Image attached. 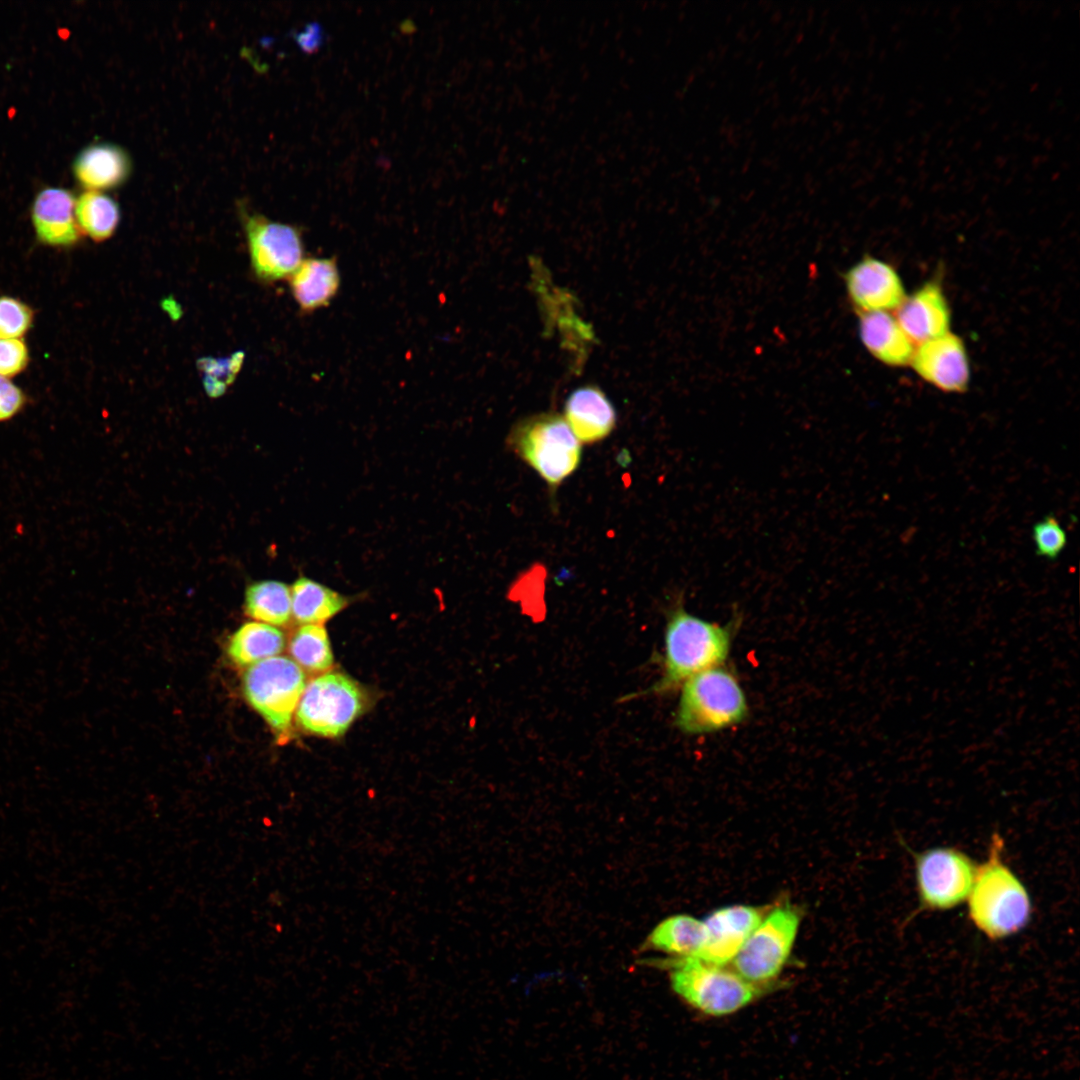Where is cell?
<instances>
[{"label": "cell", "instance_id": "cell-5", "mask_svg": "<svg viewBox=\"0 0 1080 1080\" xmlns=\"http://www.w3.org/2000/svg\"><path fill=\"white\" fill-rule=\"evenodd\" d=\"M673 990L690 1006L710 1016L737 1012L757 999L762 992L733 969L708 964L697 959H670Z\"/></svg>", "mask_w": 1080, "mask_h": 1080}, {"label": "cell", "instance_id": "cell-21", "mask_svg": "<svg viewBox=\"0 0 1080 1080\" xmlns=\"http://www.w3.org/2000/svg\"><path fill=\"white\" fill-rule=\"evenodd\" d=\"M291 616L300 625H322L348 605L340 593L307 577H299L290 588Z\"/></svg>", "mask_w": 1080, "mask_h": 1080}, {"label": "cell", "instance_id": "cell-19", "mask_svg": "<svg viewBox=\"0 0 1080 1080\" xmlns=\"http://www.w3.org/2000/svg\"><path fill=\"white\" fill-rule=\"evenodd\" d=\"M340 287V273L334 258L304 259L290 276L292 295L304 312L327 306Z\"/></svg>", "mask_w": 1080, "mask_h": 1080}, {"label": "cell", "instance_id": "cell-17", "mask_svg": "<svg viewBox=\"0 0 1080 1080\" xmlns=\"http://www.w3.org/2000/svg\"><path fill=\"white\" fill-rule=\"evenodd\" d=\"M72 170L76 180L88 190H108L127 181L132 161L127 151L119 145L93 143L78 153Z\"/></svg>", "mask_w": 1080, "mask_h": 1080}, {"label": "cell", "instance_id": "cell-30", "mask_svg": "<svg viewBox=\"0 0 1080 1080\" xmlns=\"http://www.w3.org/2000/svg\"><path fill=\"white\" fill-rule=\"evenodd\" d=\"M27 398L21 388L8 378L0 376V422H5L25 407Z\"/></svg>", "mask_w": 1080, "mask_h": 1080}, {"label": "cell", "instance_id": "cell-22", "mask_svg": "<svg viewBox=\"0 0 1080 1080\" xmlns=\"http://www.w3.org/2000/svg\"><path fill=\"white\" fill-rule=\"evenodd\" d=\"M285 646L283 632L266 623L247 622L231 636L227 653L232 662L244 667L278 655Z\"/></svg>", "mask_w": 1080, "mask_h": 1080}, {"label": "cell", "instance_id": "cell-23", "mask_svg": "<svg viewBox=\"0 0 1080 1080\" xmlns=\"http://www.w3.org/2000/svg\"><path fill=\"white\" fill-rule=\"evenodd\" d=\"M75 218L80 231L94 241H105L118 227L120 210L107 194L87 190L75 200Z\"/></svg>", "mask_w": 1080, "mask_h": 1080}, {"label": "cell", "instance_id": "cell-10", "mask_svg": "<svg viewBox=\"0 0 1080 1080\" xmlns=\"http://www.w3.org/2000/svg\"><path fill=\"white\" fill-rule=\"evenodd\" d=\"M252 268L263 281L291 276L303 261V243L297 227L259 214L244 218Z\"/></svg>", "mask_w": 1080, "mask_h": 1080}, {"label": "cell", "instance_id": "cell-20", "mask_svg": "<svg viewBox=\"0 0 1080 1080\" xmlns=\"http://www.w3.org/2000/svg\"><path fill=\"white\" fill-rule=\"evenodd\" d=\"M708 938L703 919L676 914L662 920L647 937L645 946L673 959H697Z\"/></svg>", "mask_w": 1080, "mask_h": 1080}, {"label": "cell", "instance_id": "cell-29", "mask_svg": "<svg viewBox=\"0 0 1080 1080\" xmlns=\"http://www.w3.org/2000/svg\"><path fill=\"white\" fill-rule=\"evenodd\" d=\"M28 362V347L22 339H0V376H16L25 370Z\"/></svg>", "mask_w": 1080, "mask_h": 1080}, {"label": "cell", "instance_id": "cell-14", "mask_svg": "<svg viewBox=\"0 0 1080 1080\" xmlns=\"http://www.w3.org/2000/svg\"><path fill=\"white\" fill-rule=\"evenodd\" d=\"M894 315L914 344L950 331L951 309L942 284L937 279L925 282L907 295Z\"/></svg>", "mask_w": 1080, "mask_h": 1080}, {"label": "cell", "instance_id": "cell-8", "mask_svg": "<svg viewBox=\"0 0 1080 1080\" xmlns=\"http://www.w3.org/2000/svg\"><path fill=\"white\" fill-rule=\"evenodd\" d=\"M800 922V912L790 904L767 911L732 960L733 970L756 985L775 980L791 955Z\"/></svg>", "mask_w": 1080, "mask_h": 1080}, {"label": "cell", "instance_id": "cell-31", "mask_svg": "<svg viewBox=\"0 0 1080 1080\" xmlns=\"http://www.w3.org/2000/svg\"><path fill=\"white\" fill-rule=\"evenodd\" d=\"M298 39L303 49L313 51L319 46L321 41L320 27L315 24L308 26L305 31L299 35Z\"/></svg>", "mask_w": 1080, "mask_h": 1080}, {"label": "cell", "instance_id": "cell-6", "mask_svg": "<svg viewBox=\"0 0 1080 1080\" xmlns=\"http://www.w3.org/2000/svg\"><path fill=\"white\" fill-rule=\"evenodd\" d=\"M366 704V695L355 680L344 673L328 671L305 686L296 708V720L308 733L336 738L349 729Z\"/></svg>", "mask_w": 1080, "mask_h": 1080}, {"label": "cell", "instance_id": "cell-3", "mask_svg": "<svg viewBox=\"0 0 1080 1080\" xmlns=\"http://www.w3.org/2000/svg\"><path fill=\"white\" fill-rule=\"evenodd\" d=\"M507 446L556 490L579 467L582 446L563 415L542 412L515 423Z\"/></svg>", "mask_w": 1080, "mask_h": 1080}, {"label": "cell", "instance_id": "cell-15", "mask_svg": "<svg viewBox=\"0 0 1080 1080\" xmlns=\"http://www.w3.org/2000/svg\"><path fill=\"white\" fill-rule=\"evenodd\" d=\"M563 417L581 444L606 439L617 423L613 404L598 386L591 384L571 392L564 405Z\"/></svg>", "mask_w": 1080, "mask_h": 1080}, {"label": "cell", "instance_id": "cell-16", "mask_svg": "<svg viewBox=\"0 0 1080 1080\" xmlns=\"http://www.w3.org/2000/svg\"><path fill=\"white\" fill-rule=\"evenodd\" d=\"M31 216L36 236L43 244L66 247L78 242L75 199L69 190L60 187L41 190L33 201Z\"/></svg>", "mask_w": 1080, "mask_h": 1080}, {"label": "cell", "instance_id": "cell-24", "mask_svg": "<svg viewBox=\"0 0 1080 1080\" xmlns=\"http://www.w3.org/2000/svg\"><path fill=\"white\" fill-rule=\"evenodd\" d=\"M245 610L262 623L285 625L291 617L290 588L276 580L252 583L245 592Z\"/></svg>", "mask_w": 1080, "mask_h": 1080}, {"label": "cell", "instance_id": "cell-28", "mask_svg": "<svg viewBox=\"0 0 1080 1080\" xmlns=\"http://www.w3.org/2000/svg\"><path fill=\"white\" fill-rule=\"evenodd\" d=\"M1032 540L1036 555L1055 560L1064 550L1067 536L1057 518L1049 514L1033 525Z\"/></svg>", "mask_w": 1080, "mask_h": 1080}, {"label": "cell", "instance_id": "cell-4", "mask_svg": "<svg viewBox=\"0 0 1080 1080\" xmlns=\"http://www.w3.org/2000/svg\"><path fill=\"white\" fill-rule=\"evenodd\" d=\"M745 693L733 673L720 666L701 671L681 685L674 722L686 734H707L742 722Z\"/></svg>", "mask_w": 1080, "mask_h": 1080}, {"label": "cell", "instance_id": "cell-11", "mask_svg": "<svg viewBox=\"0 0 1080 1080\" xmlns=\"http://www.w3.org/2000/svg\"><path fill=\"white\" fill-rule=\"evenodd\" d=\"M848 299L860 313L891 312L907 294L902 279L889 263L865 255L843 274Z\"/></svg>", "mask_w": 1080, "mask_h": 1080}, {"label": "cell", "instance_id": "cell-25", "mask_svg": "<svg viewBox=\"0 0 1080 1080\" xmlns=\"http://www.w3.org/2000/svg\"><path fill=\"white\" fill-rule=\"evenodd\" d=\"M289 652L292 660L308 673L319 675L333 666L330 640L322 625H301L290 638Z\"/></svg>", "mask_w": 1080, "mask_h": 1080}, {"label": "cell", "instance_id": "cell-18", "mask_svg": "<svg viewBox=\"0 0 1080 1080\" xmlns=\"http://www.w3.org/2000/svg\"><path fill=\"white\" fill-rule=\"evenodd\" d=\"M858 334L865 349L881 363L910 364L916 346L891 312L860 313Z\"/></svg>", "mask_w": 1080, "mask_h": 1080}, {"label": "cell", "instance_id": "cell-26", "mask_svg": "<svg viewBox=\"0 0 1080 1080\" xmlns=\"http://www.w3.org/2000/svg\"><path fill=\"white\" fill-rule=\"evenodd\" d=\"M243 359L244 354L237 352L229 358H204L198 362L204 388L210 397H219L226 391L239 372Z\"/></svg>", "mask_w": 1080, "mask_h": 1080}, {"label": "cell", "instance_id": "cell-27", "mask_svg": "<svg viewBox=\"0 0 1080 1080\" xmlns=\"http://www.w3.org/2000/svg\"><path fill=\"white\" fill-rule=\"evenodd\" d=\"M32 322L33 311L26 303L10 296L0 297V339H19Z\"/></svg>", "mask_w": 1080, "mask_h": 1080}, {"label": "cell", "instance_id": "cell-12", "mask_svg": "<svg viewBox=\"0 0 1080 1080\" xmlns=\"http://www.w3.org/2000/svg\"><path fill=\"white\" fill-rule=\"evenodd\" d=\"M910 365L926 382L947 393H964L970 382V364L963 340L952 332L915 347Z\"/></svg>", "mask_w": 1080, "mask_h": 1080}, {"label": "cell", "instance_id": "cell-7", "mask_svg": "<svg viewBox=\"0 0 1080 1080\" xmlns=\"http://www.w3.org/2000/svg\"><path fill=\"white\" fill-rule=\"evenodd\" d=\"M305 679L303 670L285 656L257 662L243 674L245 698L280 740L289 735L293 713L306 686Z\"/></svg>", "mask_w": 1080, "mask_h": 1080}, {"label": "cell", "instance_id": "cell-9", "mask_svg": "<svg viewBox=\"0 0 1080 1080\" xmlns=\"http://www.w3.org/2000/svg\"><path fill=\"white\" fill-rule=\"evenodd\" d=\"M920 910L945 911L963 903L977 865L964 851L934 847L913 853Z\"/></svg>", "mask_w": 1080, "mask_h": 1080}, {"label": "cell", "instance_id": "cell-2", "mask_svg": "<svg viewBox=\"0 0 1080 1080\" xmlns=\"http://www.w3.org/2000/svg\"><path fill=\"white\" fill-rule=\"evenodd\" d=\"M735 625L695 616L685 610L682 599H677L667 615L661 676L637 695L667 693L693 675L720 666L729 655Z\"/></svg>", "mask_w": 1080, "mask_h": 1080}, {"label": "cell", "instance_id": "cell-13", "mask_svg": "<svg viewBox=\"0 0 1080 1080\" xmlns=\"http://www.w3.org/2000/svg\"><path fill=\"white\" fill-rule=\"evenodd\" d=\"M766 912L762 907L735 904L709 913L703 919L707 942L697 960L718 966L731 963Z\"/></svg>", "mask_w": 1080, "mask_h": 1080}, {"label": "cell", "instance_id": "cell-1", "mask_svg": "<svg viewBox=\"0 0 1080 1080\" xmlns=\"http://www.w3.org/2000/svg\"><path fill=\"white\" fill-rule=\"evenodd\" d=\"M1004 848L1003 838L994 833L987 858L977 865L967 897L970 921L992 941L1019 933L1032 917L1030 894L1021 879L1005 863Z\"/></svg>", "mask_w": 1080, "mask_h": 1080}]
</instances>
